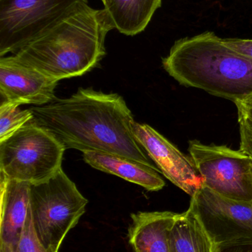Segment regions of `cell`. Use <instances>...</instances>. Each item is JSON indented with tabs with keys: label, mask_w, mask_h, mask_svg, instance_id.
<instances>
[{
	"label": "cell",
	"mask_w": 252,
	"mask_h": 252,
	"mask_svg": "<svg viewBox=\"0 0 252 252\" xmlns=\"http://www.w3.org/2000/svg\"><path fill=\"white\" fill-rule=\"evenodd\" d=\"M176 214L169 211L133 213L128 238L133 252H171L170 232Z\"/></svg>",
	"instance_id": "7c38bea8"
},
{
	"label": "cell",
	"mask_w": 252,
	"mask_h": 252,
	"mask_svg": "<svg viewBox=\"0 0 252 252\" xmlns=\"http://www.w3.org/2000/svg\"><path fill=\"white\" fill-rule=\"evenodd\" d=\"M214 252H252V238H243L217 244Z\"/></svg>",
	"instance_id": "d6986e66"
},
{
	"label": "cell",
	"mask_w": 252,
	"mask_h": 252,
	"mask_svg": "<svg viewBox=\"0 0 252 252\" xmlns=\"http://www.w3.org/2000/svg\"><path fill=\"white\" fill-rule=\"evenodd\" d=\"M238 123L241 136L240 150L252 157V121L238 115Z\"/></svg>",
	"instance_id": "ac0fdd59"
},
{
	"label": "cell",
	"mask_w": 252,
	"mask_h": 252,
	"mask_svg": "<svg viewBox=\"0 0 252 252\" xmlns=\"http://www.w3.org/2000/svg\"><path fill=\"white\" fill-rule=\"evenodd\" d=\"M59 81L16 62L13 56L0 59V93L7 101L44 106L56 98Z\"/></svg>",
	"instance_id": "30bf717a"
},
{
	"label": "cell",
	"mask_w": 252,
	"mask_h": 252,
	"mask_svg": "<svg viewBox=\"0 0 252 252\" xmlns=\"http://www.w3.org/2000/svg\"><path fill=\"white\" fill-rule=\"evenodd\" d=\"M65 145L44 127L29 123L0 142V174L38 183L62 169Z\"/></svg>",
	"instance_id": "5b68a950"
},
{
	"label": "cell",
	"mask_w": 252,
	"mask_h": 252,
	"mask_svg": "<svg viewBox=\"0 0 252 252\" xmlns=\"http://www.w3.org/2000/svg\"><path fill=\"white\" fill-rule=\"evenodd\" d=\"M162 63L184 87L233 103L252 94V59L226 45L214 32L178 40Z\"/></svg>",
	"instance_id": "3957f363"
},
{
	"label": "cell",
	"mask_w": 252,
	"mask_h": 252,
	"mask_svg": "<svg viewBox=\"0 0 252 252\" xmlns=\"http://www.w3.org/2000/svg\"><path fill=\"white\" fill-rule=\"evenodd\" d=\"M223 41L231 48L252 59V39L223 38Z\"/></svg>",
	"instance_id": "ffe728a7"
},
{
	"label": "cell",
	"mask_w": 252,
	"mask_h": 252,
	"mask_svg": "<svg viewBox=\"0 0 252 252\" xmlns=\"http://www.w3.org/2000/svg\"><path fill=\"white\" fill-rule=\"evenodd\" d=\"M87 0H0V56L14 54Z\"/></svg>",
	"instance_id": "52a82bcc"
},
{
	"label": "cell",
	"mask_w": 252,
	"mask_h": 252,
	"mask_svg": "<svg viewBox=\"0 0 252 252\" xmlns=\"http://www.w3.org/2000/svg\"><path fill=\"white\" fill-rule=\"evenodd\" d=\"M20 106L4 100L0 106V142L13 136L19 129L34 120L31 109L22 110Z\"/></svg>",
	"instance_id": "2e32d148"
},
{
	"label": "cell",
	"mask_w": 252,
	"mask_h": 252,
	"mask_svg": "<svg viewBox=\"0 0 252 252\" xmlns=\"http://www.w3.org/2000/svg\"><path fill=\"white\" fill-rule=\"evenodd\" d=\"M112 29L105 9L84 1L12 56L58 81L81 76L105 57V38Z\"/></svg>",
	"instance_id": "7a4b0ae2"
},
{
	"label": "cell",
	"mask_w": 252,
	"mask_h": 252,
	"mask_svg": "<svg viewBox=\"0 0 252 252\" xmlns=\"http://www.w3.org/2000/svg\"><path fill=\"white\" fill-rule=\"evenodd\" d=\"M30 109L33 122L51 132L66 149L121 156L156 168L133 133L131 111L116 93L80 88L68 98Z\"/></svg>",
	"instance_id": "6da1fadb"
},
{
	"label": "cell",
	"mask_w": 252,
	"mask_h": 252,
	"mask_svg": "<svg viewBox=\"0 0 252 252\" xmlns=\"http://www.w3.org/2000/svg\"><path fill=\"white\" fill-rule=\"evenodd\" d=\"M238 108V115L252 121V94L235 103Z\"/></svg>",
	"instance_id": "44dd1931"
},
{
	"label": "cell",
	"mask_w": 252,
	"mask_h": 252,
	"mask_svg": "<svg viewBox=\"0 0 252 252\" xmlns=\"http://www.w3.org/2000/svg\"><path fill=\"white\" fill-rule=\"evenodd\" d=\"M16 252H52L44 247L38 238L34 226L31 208L22 229Z\"/></svg>",
	"instance_id": "e0dca14e"
},
{
	"label": "cell",
	"mask_w": 252,
	"mask_h": 252,
	"mask_svg": "<svg viewBox=\"0 0 252 252\" xmlns=\"http://www.w3.org/2000/svg\"><path fill=\"white\" fill-rule=\"evenodd\" d=\"M102 2H103L104 4H105V3L107 2V0H102Z\"/></svg>",
	"instance_id": "7402d4cb"
},
{
	"label": "cell",
	"mask_w": 252,
	"mask_h": 252,
	"mask_svg": "<svg viewBox=\"0 0 252 252\" xmlns=\"http://www.w3.org/2000/svg\"><path fill=\"white\" fill-rule=\"evenodd\" d=\"M0 176V252H16L29 213L31 183Z\"/></svg>",
	"instance_id": "8fae6325"
},
{
	"label": "cell",
	"mask_w": 252,
	"mask_h": 252,
	"mask_svg": "<svg viewBox=\"0 0 252 252\" xmlns=\"http://www.w3.org/2000/svg\"><path fill=\"white\" fill-rule=\"evenodd\" d=\"M190 158L203 186L229 199L252 203V157L226 145L190 141Z\"/></svg>",
	"instance_id": "8992f818"
},
{
	"label": "cell",
	"mask_w": 252,
	"mask_h": 252,
	"mask_svg": "<svg viewBox=\"0 0 252 252\" xmlns=\"http://www.w3.org/2000/svg\"><path fill=\"white\" fill-rule=\"evenodd\" d=\"M83 158L93 168L122 178L148 191L161 190L165 186V182L158 174L159 170L126 157L85 151L83 152Z\"/></svg>",
	"instance_id": "4fadbf2b"
},
{
	"label": "cell",
	"mask_w": 252,
	"mask_h": 252,
	"mask_svg": "<svg viewBox=\"0 0 252 252\" xmlns=\"http://www.w3.org/2000/svg\"><path fill=\"white\" fill-rule=\"evenodd\" d=\"M88 200L62 168L54 176L30 186L34 226L44 247L59 252L68 232L84 214Z\"/></svg>",
	"instance_id": "277c9868"
},
{
	"label": "cell",
	"mask_w": 252,
	"mask_h": 252,
	"mask_svg": "<svg viewBox=\"0 0 252 252\" xmlns=\"http://www.w3.org/2000/svg\"><path fill=\"white\" fill-rule=\"evenodd\" d=\"M189 208L216 245L252 238V203L229 199L202 186L191 197Z\"/></svg>",
	"instance_id": "ba28073f"
},
{
	"label": "cell",
	"mask_w": 252,
	"mask_h": 252,
	"mask_svg": "<svg viewBox=\"0 0 252 252\" xmlns=\"http://www.w3.org/2000/svg\"><path fill=\"white\" fill-rule=\"evenodd\" d=\"M133 130L160 172L173 185L191 197L203 186L202 179L190 157H186L155 129L135 121Z\"/></svg>",
	"instance_id": "9c48e42d"
},
{
	"label": "cell",
	"mask_w": 252,
	"mask_h": 252,
	"mask_svg": "<svg viewBox=\"0 0 252 252\" xmlns=\"http://www.w3.org/2000/svg\"><path fill=\"white\" fill-rule=\"evenodd\" d=\"M171 252H214L216 244L190 208L176 214L170 232Z\"/></svg>",
	"instance_id": "9a60e30c"
},
{
	"label": "cell",
	"mask_w": 252,
	"mask_h": 252,
	"mask_svg": "<svg viewBox=\"0 0 252 252\" xmlns=\"http://www.w3.org/2000/svg\"><path fill=\"white\" fill-rule=\"evenodd\" d=\"M161 5V0H107L104 9L114 29L133 36L146 29Z\"/></svg>",
	"instance_id": "5bb4252c"
}]
</instances>
